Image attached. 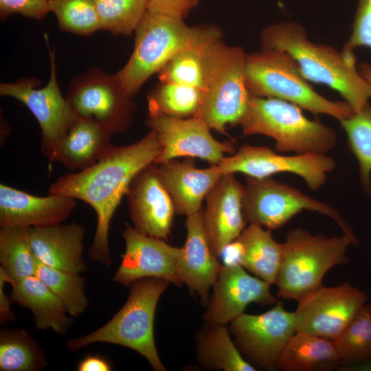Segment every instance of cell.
<instances>
[{
  "label": "cell",
  "mask_w": 371,
  "mask_h": 371,
  "mask_svg": "<svg viewBox=\"0 0 371 371\" xmlns=\"http://www.w3.org/2000/svg\"><path fill=\"white\" fill-rule=\"evenodd\" d=\"M111 370L110 363L105 359L96 355L86 357L78 366V371H109Z\"/></svg>",
  "instance_id": "42"
},
{
  "label": "cell",
  "mask_w": 371,
  "mask_h": 371,
  "mask_svg": "<svg viewBox=\"0 0 371 371\" xmlns=\"http://www.w3.org/2000/svg\"><path fill=\"white\" fill-rule=\"evenodd\" d=\"M50 12L49 0H0L1 21L14 14L41 20Z\"/></svg>",
  "instance_id": "39"
},
{
  "label": "cell",
  "mask_w": 371,
  "mask_h": 371,
  "mask_svg": "<svg viewBox=\"0 0 371 371\" xmlns=\"http://www.w3.org/2000/svg\"><path fill=\"white\" fill-rule=\"evenodd\" d=\"M246 56L241 47L229 46L221 39L203 49L205 89L194 117L219 133H225L227 124H239L247 111Z\"/></svg>",
  "instance_id": "6"
},
{
  "label": "cell",
  "mask_w": 371,
  "mask_h": 371,
  "mask_svg": "<svg viewBox=\"0 0 371 371\" xmlns=\"http://www.w3.org/2000/svg\"><path fill=\"white\" fill-rule=\"evenodd\" d=\"M133 53L115 76L123 90L134 98L143 84L175 54L204 49L221 39L215 25L188 26L183 20L148 11L135 31Z\"/></svg>",
  "instance_id": "3"
},
{
  "label": "cell",
  "mask_w": 371,
  "mask_h": 371,
  "mask_svg": "<svg viewBox=\"0 0 371 371\" xmlns=\"http://www.w3.org/2000/svg\"><path fill=\"white\" fill-rule=\"evenodd\" d=\"M243 210L249 224L268 229L284 226L303 210L314 211L333 220L344 234L355 235L341 215L332 206L317 201L289 185L271 177L255 178L245 176Z\"/></svg>",
  "instance_id": "9"
},
{
  "label": "cell",
  "mask_w": 371,
  "mask_h": 371,
  "mask_svg": "<svg viewBox=\"0 0 371 371\" xmlns=\"http://www.w3.org/2000/svg\"><path fill=\"white\" fill-rule=\"evenodd\" d=\"M146 124L155 133L161 148V153L153 162L155 164L185 157L199 158L211 165H218L225 154L236 152L232 142L216 140L211 135V129L194 117L148 115Z\"/></svg>",
  "instance_id": "15"
},
{
  "label": "cell",
  "mask_w": 371,
  "mask_h": 371,
  "mask_svg": "<svg viewBox=\"0 0 371 371\" xmlns=\"http://www.w3.org/2000/svg\"><path fill=\"white\" fill-rule=\"evenodd\" d=\"M47 366L43 351L25 330L0 332V370L38 371Z\"/></svg>",
  "instance_id": "32"
},
{
  "label": "cell",
  "mask_w": 371,
  "mask_h": 371,
  "mask_svg": "<svg viewBox=\"0 0 371 371\" xmlns=\"http://www.w3.org/2000/svg\"><path fill=\"white\" fill-rule=\"evenodd\" d=\"M199 0H148V11L183 20Z\"/></svg>",
  "instance_id": "40"
},
{
  "label": "cell",
  "mask_w": 371,
  "mask_h": 371,
  "mask_svg": "<svg viewBox=\"0 0 371 371\" xmlns=\"http://www.w3.org/2000/svg\"><path fill=\"white\" fill-rule=\"evenodd\" d=\"M339 122L359 163L363 187L371 193V106L366 104Z\"/></svg>",
  "instance_id": "34"
},
{
  "label": "cell",
  "mask_w": 371,
  "mask_h": 371,
  "mask_svg": "<svg viewBox=\"0 0 371 371\" xmlns=\"http://www.w3.org/2000/svg\"><path fill=\"white\" fill-rule=\"evenodd\" d=\"M340 361L339 370H357L371 361V304H365L334 341Z\"/></svg>",
  "instance_id": "30"
},
{
  "label": "cell",
  "mask_w": 371,
  "mask_h": 371,
  "mask_svg": "<svg viewBox=\"0 0 371 371\" xmlns=\"http://www.w3.org/2000/svg\"><path fill=\"white\" fill-rule=\"evenodd\" d=\"M65 98L78 117L97 124L111 135L128 129L136 109L133 98L123 90L115 74L98 67L76 76Z\"/></svg>",
  "instance_id": "10"
},
{
  "label": "cell",
  "mask_w": 371,
  "mask_h": 371,
  "mask_svg": "<svg viewBox=\"0 0 371 371\" xmlns=\"http://www.w3.org/2000/svg\"><path fill=\"white\" fill-rule=\"evenodd\" d=\"M170 282L145 278L130 285L128 297L120 310L103 326L69 340L67 347L77 350L93 343H110L132 349L147 359L156 371L166 368L158 355L154 339V319L161 294Z\"/></svg>",
  "instance_id": "5"
},
{
  "label": "cell",
  "mask_w": 371,
  "mask_h": 371,
  "mask_svg": "<svg viewBox=\"0 0 371 371\" xmlns=\"http://www.w3.org/2000/svg\"><path fill=\"white\" fill-rule=\"evenodd\" d=\"M260 42L262 49L286 52L306 80L337 91L354 112L369 104L371 85L357 67L354 52L311 42L304 27L294 21L268 25L261 32Z\"/></svg>",
  "instance_id": "2"
},
{
  "label": "cell",
  "mask_w": 371,
  "mask_h": 371,
  "mask_svg": "<svg viewBox=\"0 0 371 371\" xmlns=\"http://www.w3.org/2000/svg\"><path fill=\"white\" fill-rule=\"evenodd\" d=\"M9 283V278L5 271L0 268V321L1 324L10 322L15 319L16 317L10 308L12 302L4 290L5 284Z\"/></svg>",
  "instance_id": "41"
},
{
  "label": "cell",
  "mask_w": 371,
  "mask_h": 371,
  "mask_svg": "<svg viewBox=\"0 0 371 371\" xmlns=\"http://www.w3.org/2000/svg\"><path fill=\"white\" fill-rule=\"evenodd\" d=\"M245 77L247 89L254 96L286 100L339 121L354 112L346 102L332 101L317 93L284 51L262 49L247 54Z\"/></svg>",
  "instance_id": "8"
},
{
  "label": "cell",
  "mask_w": 371,
  "mask_h": 371,
  "mask_svg": "<svg viewBox=\"0 0 371 371\" xmlns=\"http://www.w3.org/2000/svg\"><path fill=\"white\" fill-rule=\"evenodd\" d=\"M229 331L249 363L256 368L276 370L284 348L296 333L294 312L278 302L261 314L243 313L230 323Z\"/></svg>",
  "instance_id": "12"
},
{
  "label": "cell",
  "mask_w": 371,
  "mask_h": 371,
  "mask_svg": "<svg viewBox=\"0 0 371 371\" xmlns=\"http://www.w3.org/2000/svg\"><path fill=\"white\" fill-rule=\"evenodd\" d=\"M218 165L223 174L240 172L255 178L280 172L293 173L300 177L310 189L316 190L324 184L327 174L335 169L336 163L325 154L283 155L267 146L245 144L235 153L225 156Z\"/></svg>",
  "instance_id": "14"
},
{
  "label": "cell",
  "mask_w": 371,
  "mask_h": 371,
  "mask_svg": "<svg viewBox=\"0 0 371 371\" xmlns=\"http://www.w3.org/2000/svg\"><path fill=\"white\" fill-rule=\"evenodd\" d=\"M146 98L148 115L190 118L195 117L199 110L203 91L192 87L160 82Z\"/></svg>",
  "instance_id": "31"
},
{
  "label": "cell",
  "mask_w": 371,
  "mask_h": 371,
  "mask_svg": "<svg viewBox=\"0 0 371 371\" xmlns=\"http://www.w3.org/2000/svg\"><path fill=\"white\" fill-rule=\"evenodd\" d=\"M367 298L363 291L348 282L322 285L297 301L296 332L334 341L365 306Z\"/></svg>",
  "instance_id": "13"
},
{
  "label": "cell",
  "mask_w": 371,
  "mask_h": 371,
  "mask_svg": "<svg viewBox=\"0 0 371 371\" xmlns=\"http://www.w3.org/2000/svg\"><path fill=\"white\" fill-rule=\"evenodd\" d=\"M38 276L61 300L70 317H78L89 302L85 291V278L46 266L38 261Z\"/></svg>",
  "instance_id": "35"
},
{
  "label": "cell",
  "mask_w": 371,
  "mask_h": 371,
  "mask_svg": "<svg viewBox=\"0 0 371 371\" xmlns=\"http://www.w3.org/2000/svg\"><path fill=\"white\" fill-rule=\"evenodd\" d=\"M156 166L176 214L186 216L202 209L206 195L223 175L218 165L197 168L190 157L182 161L173 159Z\"/></svg>",
  "instance_id": "21"
},
{
  "label": "cell",
  "mask_w": 371,
  "mask_h": 371,
  "mask_svg": "<svg viewBox=\"0 0 371 371\" xmlns=\"http://www.w3.org/2000/svg\"><path fill=\"white\" fill-rule=\"evenodd\" d=\"M351 28L343 50L352 52L360 47L371 49V0H358Z\"/></svg>",
  "instance_id": "38"
},
{
  "label": "cell",
  "mask_w": 371,
  "mask_h": 371,
  "mask_svg": "<svg viewBox=\"0 0 371 371\" xmlns=\"http://www.w3.org/2000/svg\"><path fill=\"white\" fill-rule=\"evenodd\" d=\"M185 224L187 235L179 260L180 280L182 284H185L203 302L207 304L210 287L222 265L212 254L205 238L202 209L187 216Z\"/></svg>",
  "instance_id": "23"
},
{
  "label": "cell",
  "mask_w": 371,
  "mask_h": 371,
  "mask_svg": "<svg viewBox=\"0 0 371 371\" xmlns=\"http://www.w3.org/2000/svg\"><path fill=\"white\" fill-rule=\"evenodd\" d=\"M126 196L134 227L147 236L167 239L176 212L155 164H148L135 175Z\"/></svg>",
  "instance_id": "19"
},
{
  "label": "cell",
  "mask_w": 371,
  "mask_h": 371,
  "mask_svg": "<svg viewBox=\"0 0 371 371\" xmlns=\"http://www.w3.org/2000/svg\"><path fill=\"white\" fill-rule=\"evenodd\" d=\"M76 199L60 194L38 196L0 185L1 227H45L62 223L73 212Z\"/></svg>",
  "instance_id": "20"
},
{
  "label": "cell",
  "mask_w": 371,
  "mask_h": 371,
  "mask_svg": "<svg viewBox=\"0 0 371 371\" xmlns=\"http://www.w3.org/2000/svg\"><path fill=\"white\" fill-rule=\"evenodd\" d=\"M84 236V227L76 221L30 227V243L38 261L76 274L87 269L82 257Z\"/></svg>",
  "instance_id": "22"
},
{
  "label": "cell",
  "mask_w": 371,
  "mask_h": 371,
  "mask_svg": "<svg viewBox=\"0 0 371 371\" xmlns=\"http://www.w3.org/2000/svg\"><path fill=\"white\" fill-rule=\"evenodd\" d=\"M111 134L97 124L78 117L58 143L50 162L74 170L98 161L112 145Z\"/></svg>",
  "instance_id": "24"
},
{
  "label": "cell",
  "mask_w": 371,
  "mask_h": 371,
  "mask_svg": "<svg viewBox=\"0 0 371 371\" xmlns=\"http://www.w3.org/2000/svg\"><path fill=\"white\" fill-rule=\"evenodd\" d=\"M196 357L206 369L256 371L236 346L227 325L206 323L196 339Z\"/></svg>",
  "instance_id": "28"
},
{
  "label": "cell",
  "mask_w": 371,
  "mask_h": 371,
  "mask_svg": "<svg viewBox=\"0 0 371 371\" xmlns=\"http://www.w3.org/2000/svg\"><path fill=\"white\" fill-rule=\"evenodd\" d=\"M240 125L245 135L273 139L280 153L325 154L337 142L335 131L321 121L307 118L297 105L274 98L250 94Z\"/></svg>",
  "instance_id": "7"
},
{
  "label": "cell",
  "mask_w": 371,
  "mask_h": 371,
  "mask_svg": "<svg viewBox=\"0 0 371 371\" xmlns=\"http://www.w3.org/2000/svg\"><path fill=\"white\" fill-rule=\"evenodd\" d=\"M12 302L28 308L33 314L36 327L52 329L65 334L72 324L59 297L36 276L11 284Z\"/></svg>",
  "instance_id": "25"
},
{
  "label": "cell",
  "mask_w": 371,
  "mask_h": 371,
  "mask_svg": "<svg viewBox=\"0 0 371 371\" xmlns=\"http://www.w3.org/2000/svg\"><path fill=\"white\" fill-rule=\"evenodd\" d=\"M204 49H188L175 54L158 71L160 82L192 87L203 91Z\"/></svg>",
  "instance_id": "37"
},
{
  "label": "cell",
  "mask_w": 371,
  "mask_h": 371,
  "mask_svg": "<svg viewBox=\"0 0 371 371\" xmlns=\"http://www.w3.org/2000/svg\"><path fill=\"white\" fill-rule=\"evenodd\" d=\"M240 246L238 264L255 276L276 284L283 256V243L277 242L270 229L249 224L236 239Z\"/></svg>",
  "instance_id": "26"
},
{
  "label": "cell",
  "mask_w": 371,
  "mask_h": 371,
  "mask_svg": "<svg viewBox=\"0 0 371 371\" xmlns=\"http://www.w3.org/2000/svg\"><path fill=\"white\" fill-rule=\"evenodd\" d=\"M0 263L10 284L36 276L38 260L31 245L30 227H1Z\"/></svg>",
  "instance_id": "29"
},
{
  "label": "cell",
  "mask_w": 371,
  "mask_h": 371,
  "mask_svg": "<svg viewBox=\"0 0 371 371\" xmlns=\"http://www.w3.org/2000/svg\"><path fill=\"white\" fill-rule=\"evenodd\" d=\"M50 76L47 84L36 89V78L0 84V94L24 104L37 120L41 130V152L51 161L60 141L78 118L61 93L56 78L55 52L49 51Z\"/></svg>",
  "instance_id": "11"
},
{
  "label": "cell",
  "mask_w": 371,
  "mask_h": 371,
  "mask_svg": "<svg viewBox=\"0 0 371 371\" xmlns=\"http://www.w3.org/2000/svg\"><path fill=\"white\" fill-rule=\"evenodd\" d=\"M126 249L113 280L125 286L145 278L164 279L181 286L179 260L181 247L151 237L126 223L122 232Z\"/></svg>",
  "instance_id": "16"
},
{
  "label": "cell",
  "mask_w": 371,
  "mask_h": 371,
  "mask_svg": "<svg viewBox=\"0 0 371 371\" xmlns=\"http://www.w3.org/2000/svg\"><path fill=\"white\" fill-rule=\"evenodd\" d=\"M62 31L89 36L101 30L93 0H49Z\"/></svg>",
  "instance_id": "36"
},
{
  "label": "cell",
  "mask_w": 371,
  "mask_h": 371,
  "mask_svg": "<svg viewBox=\"0 0 371 371\" xmlns=\"http://www.w3.org/2000/svg\"><path fill=\"white\" fill-rule=\"evenodd\" d=\"M339 366L333 340L302 332L292 336L278 363L283 371H329Z\"/></svg>",
  "instance_id": "27"
},
{
  "label": "cell",
  "mask_w": 371,
  "mask_h": 371,
  "mask_svg": "<svg viewBox=\"0 0 371 371\" xmlns=\"http://www.w3.org/2000/svg\"><path fill=\"white\" fill-rule=\"evenodd\" d=\"M245 185L235 174H223L205 196L202 209L203 231L214 256L218 258L225 247L245 228L243 210Z\"/></svg>",
  "instance_id": "18"
},
{
  "label": "cell",
  "mask_w": 371,
  "mask_h": 371,
  "mask_svg": "<svg viewBox=\"0 0 371 371\" xmlns=\"http://www.w3.org/2000/svg\"><path fill=\"white\" fill-rule=\"evenodd\" d=\"M358 69L362 76L371 85V64L369 63H361L358 65Z\"/></svg>",
  "instance_id": "43"
},
{
  "label": "cell",
  "mask_w": 371,
  "mask_h": 371,
  "mask_svg": "<svg viewBox=\"0 0 371 371\" xmlns=\"http://www.w3.org/2000/svg\"><path fill=\"white\" fill-rule=\"evenodd\" d=\"M212 287L213 294L203 316L206 323L227 325L249 304L265 306L278 302L271 292L270 284L249 275L238 263L222 265Z\"/></svg>",
  "instance_id": "17"
},
{
  "label": "cell",
  "mask_w": 371,
  "mask_h": 371,
  "mask_svg": "<svg viewBox=\"0 0 371 371\" xmlns=\"http://www.w3.org/2000/svg\"><path fill=\"white\" fill-rule=\"evenodd\" d=\"M161 148L150 131L137 142L124 146L111 145L92 166L78 172L63 175L49 187V194H65L89 204L97 217L95 234L89 251L90 260L109 267L111 221L135 175L153 163Z\"/></svg>",
  "instance_id": "1"
},
{
  "label": "cell",
  "mask_w": 371,
  "mask_h": 371,
  "mask_svg": "<svg viewBox=\"0 0 371 371\" xmlns=\"http://www.w3.org/2000/svg\"><path fill=\"white\" fill-rule=\"evenodd\" d=\"M351 245H358L356 235L327 237L302 228L289 230L283 243L277 296L297 301L323 285L330 269L350 261L347 251Z\"/></svg>",
  "instance_id": "4"
},
{
  "label": "cell",
  "mask_w": 371,
  "mask_h": 371,
  "mask_svg": "<svg viewBox=\"0 0 371 371\" xmlns=\"http://www.w3.org/2000/svg\"><path fill=\"white\" fill-rule=\"evenodd\" d=\"M101 30L131 36L148 11V0H93Z\"/></svg>",
  "instance_id": "33"
}]
</instances>
